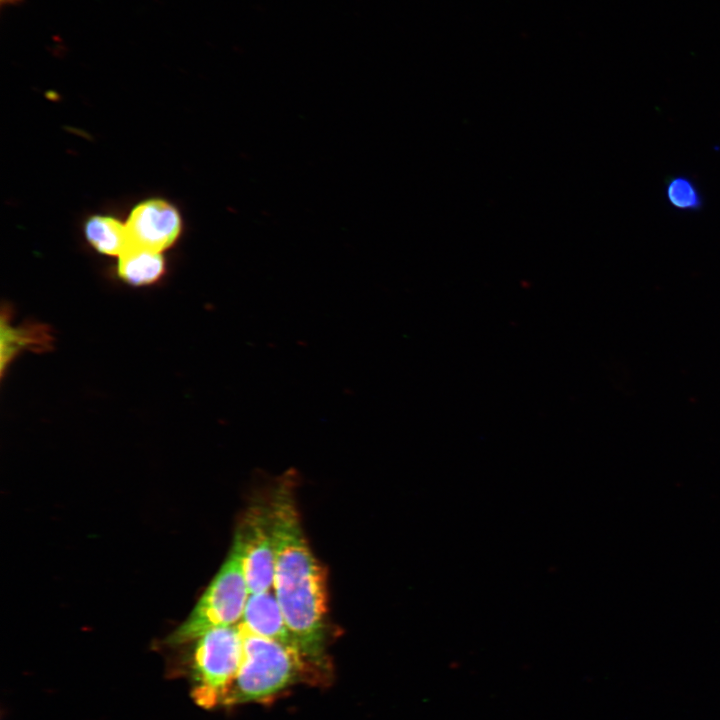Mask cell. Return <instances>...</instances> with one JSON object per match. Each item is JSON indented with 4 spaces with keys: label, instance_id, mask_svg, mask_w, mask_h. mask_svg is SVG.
<instances>
[{
    "label": "cell",
    "instance_id": "11",
    "mask_svg": "<svg viewBox=\"0 0 720 720\" xmlns=\"http://www.w3.org/2000/svg\"><path fill=\"white\" fill-rule=\"evenodd\" d=\"M23 0H1V5L4 6L5 4L8 5H17L21 3Z\"/></svg>",
    "mask_w": 720,
    "mask_h": 720
},
{
    "label": "cell",
    "instance_id": "10",
    "mask_svg": "<svg viewBox=\"0 0 720 720\" xmlns=\"http://www.w3.org/2000/svg\"><path fill=\"white\" fill-rule=\"evenodd\" d=\"M664 197L669 206L679 212H698L705 202L694 178L685 174H675L666 179Z\"/></svg>",
    "mask_w": 720,
    "mask_h": 720
},
{
    "label": "cell",
    "instance_id": "1",
    "mask_svg": "<svg viewBox=\"0 0 720 720\" xmlns=\"http://www.w3.org/2000/svg\"><path fill=\"white\" fill-rule=\"evenodd\" d=\"M267 505L275 553L272 590L300 652L323 667L325 575L304 535L291 479L276 485Z\"/></svg>",
    "mask_w": 720,
    "mask_h": 720
},
{
    "label": "cell",
    "instance_id": "7",
    "mask_svg": "<svg viewBox=\"0 0 720 720\" xmlns=\"http://www.w3.org/2000/svg\"><path fill=\"white\" fill-rule=\"evenodd\" d=\"M239 625L248 633L299 650L273 590L249 594Z\"/></svg>",
    "mask_w": 720,
    "mask_h": 720
},
{
    "label": "cell",
    "instance_id": "5",
    "mask_svg": "<svg viewBox=\"0 0 720 720\" xmlns=\"http://www.w3.org/2000/svg\"><path fill=\"white\" fill-rule=\"evenodd\" d=\"M233 541L240 550L249 593L272 590L275 553L267 504L248 508Z\"/></svg>",
    "mask_w": 720,
    "mask_h": 720
},
{
    "label": "cell",
    "instance_id": "4",
    "mask_svg": "<svg viewBox=\"0 0 720 720\" xmlns=\"http://www.w3.org/2000/svg\"><path fill=\"white\" fill-rule=\"evenodd\" d=\"M243 657L240 625L214 628L195 640L192 697L204 707L223 704Z\"/></svg>",
    "mask_w": 720,
    "mask_h": 720
},
{
    "label": "cell",
    "instance_id": "2",
    "mask_svg": "<svg viewBox=\"0 0 720 720\" xmlns=\"http://www.w3.org/2000/svg\"><path fill=\"white\" fill-rule=\"evenodd\" d=\"M241 630L243 657L223 705L271 700L313 674L312 669L317 665L299 650Z\"/></svg>",
    "mask_w": 720,
    "mask_h": 720
},
{
    "label": "cell",
    "instance_id": "9",
    "mask_svg": "<svg viewBox=\"0 0 720 720\" xmlns=\"http://www.w3.org/2000/svg\"><path fill=\"white\" fill-rule=\"evenodd\" d=\"M90 244L106 255L120 256L131 246L126 224L107 216H95L85 226Z\"/></svg>",
    "mask_w": 720,
    "mask_h": 720
},
{
    "label": "cell",
    "instance_id": "6",
    "mask_svg": "<svg viewBox=\"0 0 720 720\" xmlns=\"http://www.w3.org/2000/svg\"><path fill=\"white\" fill-rule=\"evenodd\" d=\"M126 227L131 246L161 252L177 239L181 220L169 203L149 200L132 210Z\"/></svg>",
    "mask_w": 720,
    "mask_h": 720
},
{
    "label": "cell",
    "instance_id": "8",
    "mask_svg": "<svg viewBox=\"0 0 720 720\" xmlns=\"http://www.w3.org/2000/svg\"><path fill=\"white\" fill-rule=\"evenodd\" d=\"M164 270L165 263L160 252L130 246L119 256L118 274L134 286L156 282Z\"/></svg>",
    "mask_w": 720,
    "mask_h": 720
},
{
    "label": "cell",
    "instance_id": "3",
    "mask_svg": "<svg viewBox=\"0 0 720 720\" xmlns=\"http://www.w3.org/2000/svg\"><path fill=\"white\" fill-rule=\"evenodd\" d=\"M249 590L240 550L233 541L231 550L205 592L187 617L166 639L168 645L195 641L206 632L241 623Z\"/></svg>",
    "mask_w": 720,
    "mask_h": 720
}]
</instances>
